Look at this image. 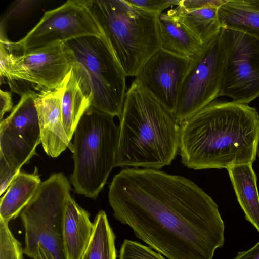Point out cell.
<instances>
[{"instance_id": "1", "label": "cell", "mask_w": 259, "mask_h": 259, "mask_svg": "<svg viewBox=\"0 0 259 259\" xmlns=\"http://www.w3.org/2000/svg\"><path fill=\"white\" fill-rule=\"evenodd\" d=\"M108 200L116 220L168 259H212L224 246L218 205L182 176L124 168L114 176Z\"/></svg>"}, {"instance_id": "2", "label": "cell", "mask_w": 259, "mask_h": 259, "mask_svg": "<svg viewBox=\"0 0 259 259\" xmlns=\"http://www.w3.org/2000/svg\"><path fill=\"white\" fill-rule=\"evenodd\" d=\"M259 143V114L248 105L215 100L180 124L179 153L195 170L252 163Z\"/></svg>"}, {"instance_id": "3", "label": "cell", "mask_w": 259, "mask_h": 259, "mask_svg": "<svg viewBox=\"0 0 259 259\" xmlns=\"http://www.w3.org/2000/svg\"><path fill=\"white\" fill-rule=\"evenodd\" d=\"M120 119L116 167L160 169L179 151L174 113L135 79L126 92Z\"/></svg>"}, {"instance_id": "4", "label": "cell", "mask_w": 259, "mask_h": 259, "mask_svg": "<svg viewBox=\"0 0 259 259\" xmlns=\"http://www.w3.org/2000/svg\"><path fill=\"white\" fill-rule=\"evenodd\" d=\"M86 6L126 76L136 77L161 48L159 14L132 5L126 0H86Z\"/></svg>"}, {"instance_id": "5", "label": "cell", "mask_w": 259, "mask_h": 259, "mask_svg": "<svg viewBox=\"0 0 259 259\" xmlns=\"http://www.w3.org/2000/svg\"><path fill=\"white\" fill-rule=\"evenodd\" d=\"M72 72L91 106L120 118L126 94L127 77L107 39L86 36L64 43Z\"/></svg>"}, {"instance_id": "6", "label": "cell", "mask_w": 259, "mask_h": 259, "mask_svg": "<svg viewBox=\"0 0 259 259\" xmlns=\"http://www.w3.org/2000/svg\"><path fill=\"white\" fill-rule=\"evenodd\" d=\"M113 118L91 106L75 130L70 179L79 195L96 199L116 167L119 128Z\"/></svg>"}, {"instance_id": "7", "label": "cell", "mask_w": 259, "mask_h": 259, "mask_svg": "<svg viewBox=\"0 0 259 259\" xmlns=\"http://www.w3.org/2000/svg\"><path fill=\"white\" fill-rule=\"evenodd\" d=\"M71 186L62 173L51 175L41 182L32 199L20 214L25 230L23 253L34 259L38 244L56 259H65L62 225Z\"/></svg>"}, {"instance_id": "8", "label": "cell", "mask_w": 259, "mask_h": 259, "mask_svg": "<svg viewBox=\"0 0 259 259\" xmlns=\"http://www.w3.org/2000/svg\"><path fill=\"white\" fill-rule=\"evenodd\" d=\"M226 54L221 30L190 59L174 113L180 124L221 96Z\"/></svg>"}, {"instance_id": "9", "label": "cell", "mask_w": 259, "mask_h": 259, "mask_svg": "<svg viewBox=\"0 0 259 259\" xmlns=\"http://www.w3.org/2000/svg\"><path fill=\"white\" fill-rule=\"evenodd\" d=\"M102 35L86 6V0H69L47 11L39 22L17 42L3 40L6 46L26 53L86 36Z\"/></svg>"}, {"instance_id": "10", "label": "cell", "mask_w": 259, "mask_h": 259, "mask_svg": "<svg viewBox=\"0 0 259 259\" xmlns=\"http://www.w3.org/2000/svg\"><path fill=\"white\" fill-rule=\"evenodd\" d=\"M222 32L226 54L221 96L248 105L259 97V41L240 31Z\"/></svg>"}, {"instance_id": "11", "label": "cell", "mask_w": 259, "mask_h": 259, "mask_svg": "<svg viewBox=\"0 0 259 259\" xmlns=\"http://www.w3.org/2000/svg\"><path fill=\"white\" fill-rule=\"evenodd\" d=\"M37 94L31 90L22 93L10 114L0 122V156L17 170L36 155L41 143L35 104Z\"/></svg>"}, {"instance_id": "12", "label": "cell", "mask_w": 259, "mask_h": 259, "mask_svg": "<svg viewBox=\"0 0 259 259\" xmlns=\"http://www.w3.org/2000/svg\"><path fill=\"white\" fill-rule=\"evenodd\" d=\"M72 68L64 43L14 55L9 53L5 77L36 84L35 88L54 90L63 83Z\"/></svg>"}, {"instance_id": "13", "label": "cell", "mask_w": 259, "mask_h": 259, "mask_svg": "<svg viewBox=\"0 0 259 259\" xmlns=\"http://www.w3.org/2000/svg\"><path fill=\"white\" fill-rule=\"evenodd\" d=\"M190 60L160 48L145 63L135 80L174 113Z\"/></svg>"}, {"instance_id": "14", "label": "cell", "mask_w": 259, "mask_h": 259, "mask_svg": "<svg viewBox=\"0 0 259 259\" xmlns=\"http://www.w3.org/2000/svg\"><path fill=\"white\" fill-rule=\"evenodd\" d=\"M70 73L71 71L58 88L40 90L35 99L41 144L47 154L53 158L59 156L67 148L72 153L74 151L73 145L64 130L62 116V98Z\"/></svg>"}, {"instance_id": "15", "label": "cell", "mask_w": 259, "mask_h": 259, "mask_svg": "<svg viewBox=\"0 0 259 259\" xmlns=\"http://www.w3.org/2000/svg\"><path fill=\"white\" fill-rule=\"evenodd\" d=\"M88 211L80 206L71 196L64 210L62 238L65 259H81L91 239L94 223Z\"/></svg>"}, {"instance_id": "16", "label": "cell", "mask_w": 259, "mask_h": 259, "mask_svg": "<svg viewBox=\"0 0 259 259\" xmlns=\"http://www.w3.org/2000/svg\"><path fill=\"white\" fill-rule=\"evenodd\" d=\"M161 48L177 55L191 59L203 45L182 21L176 8L158 17Z\"/></svg>"}, {"instance_id": "17", "label": "cell", "mask_w": 259, "mask_h": 259, "mask_svg": "<svg viewBox=\"0 0 259 259\" xmlns=\"http://www.w3.org/2000/svg\"><path fill=\"white\" fill-rule=\"evenodd\" d=\"M252 164L236 165L227 169L245 219L259 232V194Z\"/></svg>"}, {"instance_id": "18", "label": "cell", "mask_w": 259, "mask_h": 259, "mask_svg": "<svg viewBox=\"0 0 259 259\" xmlns=\"http://www.w3.org/2000/svg\"><path fill=\"white\" fill-rule=\"evenodd\" d=\"M41 183L36 167L32 174L20 172L1 198L0 220L9 224L10 221L20 215Z\"/></svg>"}, {"instance_id": "19", "label": "cell", "mask_w": 259, "mask_h": 259, "mask_svg": "<svg viewBox=\"0 0 259 259\" xmlns=\"http://www.w3.org/2000/svg\"><path fill=\"white\" fill-rule=\"evenodd\" d=\"M222 28L247 34L259 41V0H227L218 8Z\"/></svg>"}, {"instance_id": "20", "label": "cell", "mask_w": 259, "mask_h": 259, "mask_svg": "<svg viewBox=\"0 0 259 259\" xmlns=\"http://www.w3.org/2000/svg\"><path fill=\"white\" fill-rule=\"evenodd\" d=\"M91 105V99L81 91L72 70L62 101V122L71 140L82 116Z\"/></svg>"}, {"instance_id": "21", "label": "cell", "mask_w": 259, "mask_h": 259, "mask_svg": "<svg viewBox=\"0 0 259 259\" xmlns=\"http://www.w3.org/2000/svg\"><path fill=\"white\" fill-rule=\"evenodd\" d=\"M176 8L183 22L203 45L220 33L222 27L218 16L219 7L207 6L191 10H186L179 6Z\"/></svg>"}, {"instance_id": "22", "label": "cell", "mask_w": 259, "mask_h": 259, "mask_svg": "<svg viewBox=\"0 0 259 259\" xmlns=\"http://www.w3.org/2000/svg\"><path fill=\"white\" fill-rule=\"evenodd\" d=\"M94 223L91 239L81 259H116L115 235L104 210L98 212Z\"/></svg>"}, {"instance_id": "23", "label": "cell", "mask_w": 259, "mask_h": 259, "mask_svg": "<svg viewBox=\"0 0 259 259\" xmlns=\"http://www.w3.org/2000/svg\"><path fill=\"white\" fill-rule=\"evenodd\" d=\"M21 243L11 232L8 223L0 220V259H23Z\"/></svg>"}, {"instance_id": "24", "label": "cell", "mask_w": 259, "mask_h": 259, "mask_svg": "<svg viewBox=\"0 0 259 259\" xmlns=\"http://www.w3.org/2000/svg\"><path fill=\"white\" fill-rule=\"evenodd\" d=\"M118 259H165L160 253L138 242L125 239L122 243Z\"/></svg>"}, {"instance_id": "25", "label": "cell", "mask_w": 259, "mask_h": 259, "mask_svg": "<svg viewBox=\"0 0 259 259\" xmlns=\"http://www.w3.org/2000/svg\"><path fill=\"white\" fill-rule=\"evenodd\" d=\"M132 5L142 9L160 14L168 7L178 6L179 0H126Z\"/></svg>"}, {"instance_id": "26", "label": "cell", "mask_w": 259, "mask_h": 259, "mask_svg": "<svg viewBox=\"0 0 259 259\" xmlns=\"http://www.w3.org/2000/svg\"><path fill=\"white\" fill-rule=\"evenodd\" d=\"M21 170H17L10 166L0 156V195L6 192L8 187L21 172Z\"/></svg>"}, {"instance_id": "27", "label": "cell", "mask_w": 259, "mask_h": 259, "mask_svg": "<svg viewBox=\"0 0 259 259\" xmlns=\"http://www.w3.org/2000/svg\"><path fill=\"white\" fill-rule=\"evenodd\" d=\"M227 0H181L178 6L186 10H191L207 6L220 7Z\"/></svg>"}, {"instance_id": "28", "label": "cell", "mask_w": 259, "mask_h": 259, "mask_svg": "<svg viewBox=\"0 0 259 259\" xmlns=\"http://www.w3.org/2000/svg\"><path fill=\"white\" fill-rule=\"evenodd\" d=\"M0 120H3L4 114L13 109L12 95L10 92L0 91Z\"/></svg>"}, {"instance_id": "29", "label": "cell", "mask_w": 259, "mask_h": 259, "mask_svg": "<svg viewBox=\"0 0 259 259\" xmlns=\"http://www.w3.org/2000/svg\"><path fill=\"white\" fill-rule=\"evenodd\" d=\"M233 259H259V241L250 249L238 252Z\"/></svg>"}, {"instance_id": "30", "label": "cell", "mask_w": 259, "mask_h": 259, "mask_svg": "<svg viewBox=\"0 0 259 259\" xmlns=\"http://www.w3.org/2000/svg\"><path fill=\"white\" fill-rule=\"evenodd\" d=\"M34 259H56L53 255L41 244H38Z\"/></svg>"}, {"instance_id": "31", "label": "cell", "mask_w": 259, "mask_h": 259, "mask_svg": "<svg viewBox=\"0 0 259 259\" xmlns=\"http://www.w3.org/2000/svg\"><path fill=\"white\" fill-rule=\"evenodd\" d=\"M258 158H259V151H258Z\"/></svg>"}]
</instances>
